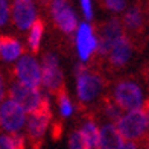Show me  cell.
Here are the masks:
<instances>
[{
	"label": "cell",
	"instance_id": "obj_1",
	"mask_svg": "<svg viewBox=\"0 0 149 149\" xmlns=\"http://www.w3.org/2000/svg\"><path fill=\"white\" fill-rule=\"evenodd\" d=\"M74 76H76V96L81 104H93L104 90V81L100 74L90 70L85 63L79 61L74 67Z\"/></svg>",
	"mask_w": 149,
	"mask_h": 149
},
{
	"label": "cell",
	"instance_id": "obj_2",
	"mask_svg": "<svg viewBox=\"0 0 149 149\" xmlns=\"http://www.w3.org/2000/svg\"><path fill=\"white\" fill-rule=\"evenodd\" d=\"M41 88L43 87H31L14 79L9 84L8 96L17 100L28 113H33L49 104V99Z\"/></svg>",
	"mask_w": 149,
	"mask_h": 149
},
{
	"label": "cell",
	"instance_id": "obj_3",
	"mask_svg": "<svg viewBox=\"0 0 149 149\" xmlns=\"http://www.w3.org/2000/svg\"><path fill=\"white\" fill-rule=\"evenodd\" d=\"M116 125L119 128L122 137H123L125 140L135 141V143L143 139L149 131L145 108L123 111L122 116L117 119Z\"/></svg>",
	"mask_w": 149,
	"mask_h": 149
},
{
	"label": "cell",
	"instance_id": "obj_4",
	"mask_svg": "<svg viewBox=\"0 0 149 149\" xmlns=\"http://www.w3.org/2000/svg\"><path fill=\"white\" fill-rule=\"evenodd\" d=\"M29 113L12 97H6L0 102V131L23 132L26 128Z\"/></svg>",
	"mask_w": 149,
	"mask_h": 149
},
{
	"label": "cell",
	"instance_id": "obj_5",
	"mask_svg": "<svg viewBox=\"0 0 149 149\" xmlns=\"http://www.w3.org/2000/svg\"><path fill=\"white\" fill-rule=\"evenodd\" d=\"M113 100L123 111L143 108L146 102L143 88L135 81H131V79H123L116 84L113 91Z\"/></svg>",
	"mask_w": 149,
	"mask_h": 149
},
{
	"label": "cell",
	"instance_id": "obj_6",
	"mask_svg": "<svg viewBox=\"0 0 149 149\" xmlns=\"http://www.w3.org/2000/svg\"><path fill=\"white\" fill-rule=\"evenodd\" d=\"M49 12L53 24L63 33H74L79 24V18L69 0H49Z\"/></svg>",
	"mask_w": 149,
	"mask_h": 149
},
{
	"label": "cell",
	"instance_id": "obj_7",
	"mask_svg": "<svg viewBox=\"0 0 149 149\" xmlns=\"http://www.w3.org/2000/svg\"><path fill=\"white\" fill-rule=\"evenodd\" d=\"M12 73H14V79L18 82L31 87H41V61L33 55V52L23 53L14 64Z\"/></svg>",
	"mask_w": 149,
	"mask_h": 149
},
{
	"label": "cell",
	"instance_id": "obj_8",
	"mask_svg": "<svg viewBox=\"0 0 149 149\" xmlns=\"http://www.w3.org/2000/svg\"><path fill=\"white\" fill-rule=\"evenodd\" d=\"M74 49L79 61L87 63L99 50V35L96 33L91 22H81L74 31Z\"/></svg>",
	"mask_w": 149,
	"mask_h": 149
},
{
	"label": "cell",
	"instance_id": "obj_9",
	"mask_svg": "<svg viewBox=\"0 0 149 149\" xmlns=\"http://www.w3.org/2000/svg\"><path fill=\"white\" fill-rule=\"evenodd\" d=\"M41 87L47 93H59L64 87V73L56 53L47 52L41 58Z\"/></svg>",
	"mask_w": 149,
	"mask_h": 149
},
{
	"label": "cell",
	"instance_id": "obj_10",
	"mask_svg": "<svg viewBox=\"0 0 149 149\" xmlns=\"http://www.w3.org/2000/svg\"><path fill=\"white\" fill-rule=\"evenodd\" d=\"M38 20V8L35 0H12L11 23L20 32H28Z\"/></svg>",
	"mask_w": 149,
	"mask_h": 149
},
{
	"label": "cell",
	"instance_id": "obj_11",
	"mask_svg": "<svg viewBox=\"0 0 149 149\" xmlns=\"http://www.w3.org/2000/svg\"><path fill=\"white\" fill-rule=\"evenodd\" d=\"M52 122V113H50V104L43 107L41 110L29 113L28 122H26V137H28L33 145H38L44 139V135L49 131Z\"/></svg>",
	"mask_w": 149,
	"mask_h": 149
},
{
	"label": "cell",
	"instance_id": "obj_12",
	"mask_svg": "<svg viewBox=\"0 0 149 149\" xmlns=\"http://www.w3.org/2000/svg\"><path fill=\"white\" fill-rule=\"evenodd\" d=\"M125 28H123V23L122 20L119 18H110L108 22H105V24H102V28L99 31V50L97 53L99 55H104L107 56L108 52L111 50V47L114 46V43L117 40L125 35Z\"/></svg>",
	"mask_w": 149,
	"mask_h": 149
},
{
	"label": "cell",
	"instance_id": "obj_13",
	"mask_svg": "<svg viewBox=\"0 0 149 149\" xmlns=\"http://www.w3.org/2000/svg\"><path fill=\"white\" fill-rule=\"evenodd\" d=\"M24 53V46L12 35H0V61L14 65Z\"/></svg>",
	"mask_w": 149,
	"mask_h": 149
},
{
	"label": "cell",
	"instance_id": "obj_14",
	"mask_svg": "<svg viewBox=\"0 0 149 149\" xmlns=\"http://www.w3.org/2000/svg\"><path fill=\"white\" fill-rule=\"evenodd\" d=\"M132 44L131 41L128 40L126 35H122L114 46L111 47V50L108 52V61H110V64L113 67H116V69H120V67H125L128 63L131 61L132 58Z\"/></svg>",
	"mask_w": 149,
	"mask_h": 149
},
{
	"label": "cell",
	"instance_id": "obj_15",
	"mask_svg": "<svg viewBox=\"0 0 149 149\" xmlns=\"http://www.w3.org/2000/svg\"><path fill=\"white\" fill-rule=\"evenodd\" d=\"M125 141L114 122L108 120L100 126V149H123Z\"/></svg>",
	"mask_w": 149,
	"mask_h": 149
},
{
	"label": "cell",
	"instance_id": "obj_16",
	"mask_svg": "<svg viewBox=\"0 0 149 149\" xmlns=\"http://www.w3.org/2000/svg\"><path fill=\"white\" fill-rule=\"evenodd\" d=\"M79 132L82 135L85 149H100V126L96 125V122H84L79 128Z\"/></svg>",
	"mask_w": 149,
	"mask_h": 149
},
{
	"label": "cell",
	"instance_id": "obj_17",
	"mask_svg": "<svg viewBox=\"0 0 149 149\" xmlns=\"http://www.w3.org/2000/svg\"><path fill=\"white\" fill-rule=\"evenodd\" d=\"M122 23L123 28L130 32H139L145 24V15L140 6L134 5L130 6L123 11V17H122Z\"/></svg>",
	"mask_w": 149,
	"mask_h": 149
},
{
	"label": "cell",
	"instance_id": "obj_18",
	"mask_svg": "<svg viewBox=\"0 0 149 149\" xmlns=\"http://www.w3.org/2000/svg\"><path fill=\"white\" fill-rule=\"evenodd\" d=\"M44 23L41 20H37L35 23L32 24V28L26 32L28 33V37H26V46H28V49L33 53H37L40 50V47H41V43H43V38H44Z\"/></svg>",
	"mask_w": 149,
	"mask_h": 149
},
{
	"label": "cell",
	"instance_id": "obj_19",
	"mask_svg": "<svg viewBox=\"0 0 149 149\" xmlns=\"http://www.w3.org/2000/svg\"><path fill=\"white\" fill-rule=\"evenodd\" d=\"M26 139L22 132L0 131V149H22L26 146Z\"/></svg>",
	"mask_w": 149,
	"mask_h": 149
},
{
	"label": "cell",
	"instance_id": "obj_20",
	"mask_svg": "<svg viewBox=\"0 0 149 149\" xmlns=\"http://www.w3.org/2000/svg\"><path fill=\"white\" fill-rule=\"evenodd\" d=\"M56 105H58V111L61 114L63 119H70L74 114V104L70 99V96L67 94L64 90H61L59 93H56Z\"/></svg>",
	"mask_w": 149,
	"mask_h": 149
},
{
	"label": "cell",
	"instance_id": "obj_21",
	"mask_svg": "<svg viewBox=\"0 0 149 149\" xmlns=\"http://www.w3.org/2000/svg\"><path fill=\"white\" fill-rule=\"evenodd\" d=\"M11 8L12 0H0V29L11 23Z\"/></svg>",
	"mask_w": 149,
	"mask_h": 149
},
{
	"label": "cell",
	"instance_id": "obj_22",
	"mask_svg": "<svg viewBox=\"0 0 149 149\" xmlns=\"http://www.w3.org/2000/svg\"><path fill=\"white\" fill-rule=\"evenodd\" d=\"M122 113H123V110H122V108L114 102V100H113V102H108L105 105V116H107V119L110 122H114V123H116L117 119L122 116Z\"/></svg>",
	"mask_w": 149,
	"mask_h": 149
},
{
	"label": "cell",
	"instance_id": "obj_23",
	"mask_svg": "<svg viewBox=\"0 0 149 149\" xmlns=\"http://www.w3.org/2000/svg\"><path fill=\"white\" fill-rule=\"evenodd\" d=\"M104 5L108 11L114 12V14H120L128 8L126 0H104Z\"/></svg>",
	"mask_w": 149,
	"mask_h": 149
},
{
	"label": "cell",
	"instance_id": "obj_24",
	"mask_svg": "<svg viewBox=\"0 0 149 149\" xmlns=\"http://www.w3.org/2000/svg\"><path fill=\"white\" fill-rule=\"evenodd\" d=\"M81 5V11H82V15L87 22H91L94 17V5L93 0H79Z\"/></svg>",
	"mask_w": 149,
	"mask_h": 149
},
{
	"label": "cell",
	"instance_id": "obj_25",
	"mask_svg": "<svg viewBox=\"0 0 149 149\" xmlns=\"http://www.w3.org/2000/svg\"><path fill=\"white\" fill-rule=\"evenodd\" d=\"M69 148L70 149H85L84 148V140H82V135H81L79 130L73 131L69 137Z\"/></svg>",
	"mask_w": 149,
	"mask_h": 149
},
{
	"label": "cell",
	"instance_id": "obj_26",
	"mask_svg": "<svg viewBox=\"0 0 149 149\" xmlns=\"http://www.w3.org/2000/svg\"><path fill=\"white\" fill-rule=\"evenodd\" d=\"M8 90H9V87H8V84H6L5 74L2 73V70H0V102L8 97Z\"/></svg>",
	"mask_w": 149,
	"mask_h": 149
},
{
	"label": "cell",
	"instance_id": "obj_27",
	"mask_svg": "<svg viewBox=\"0 0 149 149\" xmlns=\"http://www.w3.org/2000/svg\"><path fill=\"white\" fill-rule=\"evenodd\" d=\"M145 113H146V119H148V126H149V100H146L145 102Z\"/></svg>",
	"mask_w": 149,
	"mask_h": 149
},
{
	"label": "cell",
	"instance_id": "obj_28",
	"mask_svg": "<svg viewBox=\"0 0 149 149\" xmlns=\"http://www.w3.org/2000/svg\"><path fill=\"white\" fill-rule=\"evenodd\" d=\"M148 79H149V74H148Z\"/></svg>",
	"mask_w": 149,
	"mask_h": 149
}]
</instances>
